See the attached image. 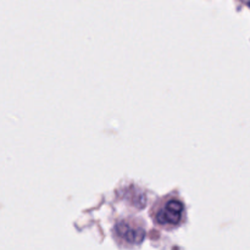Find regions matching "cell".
I'll return each mask as SVG.
<instances>
[{
    "label": "cell",
    "mask_w": 250,
    "mask_h": 250,
    "mask_svg": "<svg viewBox=\"0 0 250 250\" xmlns=\"http://www.w3.org/2000/svg\"><path fill=\"white\" fill-rule=\"evenodd\" d=\"M248 5H249V6H250V2H248Z\"/></svg>",
    "instance_id": "3"
},
{
    "label": "cell",
    "mask_w": 250,
    "mask_h": 250,
    "mask_svg": "<svg viewBox=\"0 0 250 250\" xmlns=\"http://www.w3.org/2000/svg\"><path fill=\"white\" fill-rule=\"evenodd\" d=\"M183 214H185V207L182 203L178 199L171 198L166 200L165 204L156 211V214L154 215V220L160 226L175 227L182 221Z\"/></svg>",
    "instance_id": "1"
},
{
    "label": "cell",
    "mask_w": 250,
    "mask_h": 250,
    "mask_svg": "<svg viewBox=\"0 0 250 250\" xmlns=\"http://www.w3.org/2000/svg\"><path fill=\"white\" fill-rule=\"evenodd\" d=\"M114 232L117 238L121 239L125 243L131 244V246L141 244L146 237V231L143 227L131 220H122V221L117 222Z\"/></svg>",
    "instance_id": "2"
}]
</instances>
